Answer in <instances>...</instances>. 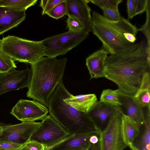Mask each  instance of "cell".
I'll return each mask as SVG.
<instances>
[{
  "instance_id": "6da1fadb",
  "label": "cell",
  "mask_w": 150,
  "mask_h": 150,
  "mask_svg": "<svg viewBox=\"0 0 150 150\" xmlns=\"http://www.w3.org/2000/svg\"><path fill=\"white\" fill-rule=\"evenodd\" d=\"M106 78L117 86L120 92L134 95L144 74L150 71V47L144 40L127 49L108 56L105 61Z\"/></svg>"
},
{
  "instance_id": "7a4b0ae2",
  "label": "cell",
  "mask_w": 150,
  "mask_h": 150,
  "mask_svg": "<svg viewBox=\"0 0 150 150\" xmlns=\"http://www.w3.org/2000/svg\"><path fill=\"white\" fill-rule=\"evenodd\" d=\"M67 60L43 57L30 64L32 74L26 96L48 107L51 96L63 80Z\"/></svg>"
},
{
  "instance_id": "3957f363",
  "label": "cell",
  "mask_w": 150,
  "mask_h": 150,
  "mask_svg": "<svg viewBox=\"0 0 150 150\" xmlns=\"http://www.w3.org/2000/svg\"><path fill=\"white\" fill-rule=\"evenodd\" d=\"M92 19L93 33L101 42L102 47L108 54L123 51L136 40L138 29L122 17L117 21H112L93 11Z\"/></svg>"
},
{
  "instance_id": "277c9868",
  "label": "cell",
  "mask_w": 150,
  "mask_h": 150,
  "mask_svg": "<svg viewBox=\"0 0 150 150\" xmlns=\"http://www.w3.org/2000/svg\"><path fill=\"white\" fill-rule=\"evenodd\" d=\"M71 95L62 80L49 99L48 106L49 115L69 134L98 129V128L86 113L79 111L64 101Z\"/></svg>"
},
{
  "instance_id": "5b68a950",
  "label": "cell",
  "mask_w": 150,
  "mask_h": 150,
  "mask_svg": "<svg viewBox=\"0 0 150 150\" xmlns=\"http://www.w3.org/2000/svg\"><path fill=\"white\" fill-rule=\"evenodd\" d=\"M1 40L2 51L14 61L31 64L45 56L40 41L10 35L4 37Z\"/></svg>"
},
{
  "instance_id": "8992f818",
  "label": "cell",
  "mask_w": 150,
  "mask_h": 150,
  "mask_svg": "<svg viewBox=\"0 0 150 150\" xmlns=\"http://www.w3.org/2000/svg\"><path fill=\"white\" fill-rule=\"evenodd\" d=\"M89 32H67L47 38L40 41L47 57H56L65 54L88 36Z\"/></svg>"
},
{
  "instance_id": "52a82bcc",
  "label": "cell",
  "mask_w": 150,
  "mask_h": 150,
  "mask_svg": "<svg viewBox=\"0 0 150 150\" xmlns=\"http://www.w3.org/2000/svg\"><path fill=\"white\" fill-rule=\"evenodd\" d=\"M123 112L120 108L109 118L107 125L99 131L100 150H123L127 146L124 138L122 127Z\"/></svg>"
},
{
  "instance_id": "ba28073f",
  "label": "cell",
  "mask_w": 150,
  "mask_h": 150,
  "mask_svg": "<svg viewBox=\"0 0 150 150\" xmlns=\"http://www.w3.org/2000/svg\"><path fill=\"white\" fill-rule=\"evenodd\" d=\"M42 121L40 126L30 140L43 144L45 150H50L70 134L50 115Z\"/></svg>"
},
{
  "instance_id": "9c48e42d",
  "label": "cell",
  "mask_w": 150,
  "mask_h": 150,
  "mask_svg": "<svg viewBox=\"0 0 150 150\" xmlns=\"http://www.w3.org/2000/svg\"><path fill=\"white\" fill-rule=\"evenodd\" d=\"M48 109L45 105L33 100L20 99L12 108L10 113L23 122H34L43 120Z\"/></svg>"
},
{
  "instance_id": "30bf717a",
  "label": "cell",
  "mask_w": 150,
  "mask_h": 150,
  "mask_svg": "<svg viewBox=\"0 0 150 150\" xmlns=\"http://www.w3.org/2000/svg\"><path fill=\"white\" fill-rule=\"evenodd\" d=\"M41 124V122H23L19 124L1 126L3 132L0 141H7L23 145L30 140Z\"/></svg>"
},
{
  "instance_id": "8fae6325",
  "label": "cell",
  "mask_w": 150,
  "mask_h": 150,
  "mask_svg": "<svg viewBox=\"0 0 150 150\" xmlns=\"http://www.w3.org/2000/svg\"><path fill=\"white\" fill-rule=\"evenodd\" d=\"M15 68L5 74H0V95L13 91L28 88L31 80L32 70L27 68L17 70Z\"/></svg>"
},
{
  "instance_id": "7c38bea8",
  "label": "cell",
  "mask_w": 150,
  "mask_h": 150,
  "mask_svg": "<svg viewBox=\"0 0 150 150\" xmlns=\"http://www.w3.org/2000/svg\"><path fill=\"white\" fill-rule=\"evenodd\" d=\"M100 129L81 133L70 134L66 138L50 150H88L92 145L89 142L93 135H99Z\"/></svg>"
},
{
  "instance_id": "4fadbf2b",
  "label": "cell",
  "mask_w": 150,
  "mask_h": 150,
  "mask_svg": "<svg viewBox=\"0 0 150 150\" xmlns=\"http://www.w3.org/2000/svg\"><path fill=\"white\" fill-rule=\"evenodd\" d=\"M89 0H67L68 14L78 18L84 25L86 31H92L91 9L88 4Z\"/></svg>"
},
{
  "instance_id": "5bb4252c",
  "label": "cell",
  "mask_w": 150,
  "mask_h": 150,
  "mask_svg": "<svg viewBox=\"0 0 150 150\" xmlns=\"http://www.w3.org/2000/svg\"><path fill=\"white\" fill-rule=\"evenodd\" d=\"M25 11L0 6V35L23 21L26 17Z\"/></svg>"
},
{
  "instance_id": "9a60e30c",
  "label": "cell",
  "mask_w": 150,
  "mask_h": 150,
  "mask_svg": "<svg viewBox=\"0 0 150 150\" xmlns=\"http://www.w3.org/2000/svg\"><path fill=\"white\" fill-rule=\"evenodd\" d=\"M108 54L102 47L86 58V65L91 75L90 79L105 77V64Z\"/></svg>"
},
{
  "instance_id": "2e32d148",
  "label": "cell",
  "mask_w": 150,
  "mask_h": 150,
  "mask_svg": "<svg viewBox=\"0 0 150 150\" xmlns=\"http://www.w3.org/2000/svg\"><path fill=\"white\" fill-rule=\"evenodd\" d=\"M119 97L125 107L126 114L140 127L145 122V117L142 108L135 99L134 95H128L118 91Z\"/></svg>"
},
{
  "instance_id": "e0dca14e",
  "label": "cell",
  "mask_w": 150,
  "mask_h": 150,
  "mask_svg": "<svg viewBox=\"0 0 150 150\" xmlns=\"http://www.w3.org/2000/svg\"><path fill=\"white\" fill-rule=\"evenodd\" d=\"M120 108V107L97 101L86 113L94 123V121L96 120H97L99 121L100 126H102L112 115L119 110Z\"/></svg>"
},
{
  "instance_id": "ac0fdd59",
  "label": "cell",
  "mask_w": 150,
  "mask_h": 150,
  "mask_svg": "<svg viewBox=\"0 0 150 150\" xmlns=\"http://www.w3.org/2000/svg\"><path fill=\"white\" fill-rule=\"evenodd\" d=\"M97 101V97L94 94L76 96L71 95L69 98L64 99L67 104L79 111L85 113L88 112Z\"/></svg>"
},
{
  "instance_id": "d6986e66",
  "label": "cell",
  "mask_w": 150,
  "mask_h": 150,
  "mask_svg": "<svg viewBox=\"0 0 150 150\" xmlns=\"http://www.w3.org/2000/svg\"><path fill=\"white\" fill-rule=\"evenodd\" d=\"M134 97L142 108L150 106V71L146 72L143 75L140 86Z\"/></svg>"
},
{
  "instance_id": "ffe728a7",
  "label": "cell",
  "mask_w": 150,
  "mask_h": 150,
  "mask_svg": "<svg viewBox=\"0 0 150 150\" xmlns=\"http://www.w3.org/2000/svg\"><path fill=\"white\" fill-rule=\"evenodd\" d=\"M122 127L123 136L126 144L129 146L133 145L134 140L139 134V127L123 112L122 116Z\"/></svg>"
},
{
  "instance_id": "44dd1931",
  "label": "cell",
  "mask_w": 150,
  "mask_h": 150,
  "mask_svg": "<svg viewBox=\"0 0 150 150\" xmlns=\"http://www.w3.org/2000/svg\"><path fill=\"white\" fill-rule=\"evenodd\" d=\"M150 106L147 108L145 117V129L144 134L137 148L139 150H150Z\"/></svg>"
},
{
  "instance_id": "7402d4cb",
  "label": "cell",
  "mask_w": 150,
  "mask_h": 150,
  "mask_svg": "<svg viewBox=\"0 0 150 150\" xmlns=\"http://www.w3.org/2000/svg\"><path fill=\"white\" fill-rule=\"evenodd\" d=\"M37 0H0V6L10 7L21 10L26 11L34 5Z\"/></svg>"
},
{
  "instance_id": "603a6c76",
  "label": "cell",
  "mask_w": 150,
  "mask_h": 150,
  "mask_svg": "<svg viewBox=\"0 0 150 150\" xmlns=\"http://www.w3.org/2000/svg\"><path fill=\"white\" fill-rule=\"evenodd\" d=\"M100 101L118 107L122 105L120 100L117 89L115 90L109 89L103 90L100 95Z\"/></svg>"
},
{
  "instance_id": "cb8c5ba5",
  "label": "cell",
  "mask_w": 150,
  "mask_h": 150,
  "mask_svg": "<svg viewBox=\"0 0 150 150\" xmlns=\"http://www.w3.org/2000/svg\"><path fill=\"white\" fill-rule=\"evenodd\" d=\"M2 40L0 39V74H5L17 66L12 59L5 54L1 49Z\"/></svg>"
},
{
  "instance_id": "d4e9b609",
  "label": "cell",
  "mask_w": 150,
  "mask_h": 150,
  "mask_svg": "<svg viewBox=\"0 0 150 150\" xmlns=\"http://www.w3.org/2000/svg\"><path fill=\"white\" fill-rule=\"evenodd\" d=\"M68 14L67 0H63L54 6L47 14L54 18L58 19Z\"/></svg>"
},
{
  "instance_id": "484cf974",
  "label": "cell",
  "mask_w": 150,
  "mask_h": 150,
  "mask_svg": "<svg viewBox=\"0 0 150 150\" xmlns=\"http://www.w3.org/2000/svg\"><path fill=\"white\" fill-rule=\"evenodd\" d=\"M67 16L66 23L69 31L74 33L86 31L84 25L78 18L72 15Z\"/></svg>"
},
{
  "instance_id": "4316f807",
  "label": "cell",
  "mask_w": 150,
  "mask_h": 150,
  "mask_svg": "<svg viewBox=\"0 0 150 150\" xmlns=\"http://www.w3.org/2000/svg\"><path fill=\"white\" fill-rule=\"evenodd\" d=\"M122 0H91L89 1L100 8L115 9H118V6Z\"/></svg>"
},
{
  "instance_id": "83f0119b",
  "label": "cell",
  "mask_w": 150,
  "mask_h": 150,
  "mask_svg": "<svg viewBox=\"0 0 150 150\" xmlns=\"http://www.w3.org/2000/svg\"><path fill=\"white\" fill-rule=\"evenodd\" d=\"M146 12V19L145 23L138 29V30L142 32L145 35L147 40V45L150 47V2L148 4Z\"/></svg>"
},
{
  "instance_id": "f1b7e54d",
  "label": "cell",
  "mask_w": 150,
  "mask_h": 150,
  "mask_svg": "<svg viewBox=\"0 0 150 150\" xmlns=\"http://www.w3.org/2000/svg\"><path fill=\"white\" fill-rule=\"evenodd\" d=\"M134 16L146 11L150 0H132Z\"/></svg>"
},
{
  "instance_id": "f546056e",
  "label": "cell",
  "mask_w": 150,
  "mask_h": 150,
  "mask_svg": "<svg viewBox=\"0 0 150 150\" xmlns=\"http://www.w3.org/2000/svg\"><path fill=\"white\" fill-rule=\"evenodd\" d=\"M63 0H41L40 6L42 8V15L47 14L57 4Z\"/></svg>"
},
{
  "instance_id": "4dcf8cb0",
  "label": "cell",
  "mask_w": 150,
  "mask_h": 150,
  "mask_svg": "<svg viewBox=\"0 0 150 150\" xmlns=\"http://www.w3.org/2000/svg\"><path fill=\"white\" fill-rule=\"evenodd\" d=\"M103 11V16L107 19L112 21H117L121 18L118 9H111L105 8H101Z\"/></svg>"
},
{
  "instance_id": "1f68e13d",
  "label": "cell",
  "mask_w": 150,
  "mask_h": 150,
  "mask_svg": "<svg viewBox=\"0 0 150 150\" xmlns=\"http://www.w3.org/2000/svg\"><path fill=\"white\" fill-rule=\"evenodd\" d=\"M23 146L7 141H0V150H20Z\"/></svg>"
},
{
  "instance_id": "d6a6232c",
  "label": "cell",
  "mask_w": 150,
  "mask_h": 150,
  "mask_svg": "<svg viewBox=\"0 0 150 150\" xmlns=\"http://www.w3.org/2000/svg\"><path fill=\"white\" fill-rule=\"evenodd\" d=\"M30 150H45V148L42 144L37 142L30 140L25 144Z\"/></svg>"
},
{
  "instance_id": "836d02e7",
  "label": "cell",
  "mask_w": 150,
  "mask_h": 150,
  "mask_svg": "<svg viewBox=\"0 0 150 150\" xmlns=\"http://www.w3.org/2000/svg\"><path fill=\"white\" fill-rule=\"evenodd\" d=\"M127 9L128 18L132 19L134 17V11L132 0L127 1Z\"/></svg>"
},
{
  "instance_id": "e575fe53",
  "label": "cell",
  "mask_w": 150,
  "mask_h": 150,
  "mask_svg": "<svg viewBox=\"0 0 150 150\" xmlns=\"http://www.w3.org/2000/svg\"><path fill=\"white\" fill-rule=\"evenodd\" d=\"M89 142L92 144H94L99 142V139L96 135H93L90 137Z\"/></svg>"
},
{
  "instance_id": "d590c367",
  "label": "cell",
  "mask_w": 150,
  "mask_h": 150,
  "mask_svg": "<svg viewBox=\"0 0 150 150\" xmlns=\"http://www.w3.org/2000/svg\"><path fill=\"white\" fill-rule=\"evenodd\" d=\"M89 150H100L99 142L96 144H92Z\"/></svg>"
},
{
  "instance_id": "8d00e7d4",
  "label": "cell",
  "mask_w": 150,
  "mask_h": 150,
  "mask_svg": "<svg viewBox=\"0 0 150 150\" xmlns=\"http://www.w3.org/2000/svg\"><path fill=\"white\" fill-rule=\"evenodd\" d=\"M129 147L132 150H139L133 144L129 146Z\"/></svg>"
},
{
  "instance_id": "74e56055",
  "label": "cell",
  "mask_w": 150,
  "mask_h": 150,
  "mask_svg": "<svg viewBox=\"0 0 150 150\" xmlns=\"http://www.w3.org/2000/svg\"><path fill=\"white\" fill-rule=\"evenodd\" d=\"M20 150H30L24 145H23Z\"/></svg>"
},
{
  "instance_id": "f35d334b",
  "label": "cell",
  "mask_w": 150,
  "mask_h": 150,
  "mask_svg": "<svg viewBox=\"0 0 150 150\" xmlns=\"http://www.w3.org/2000/svg\"><path fill=\"white\" fill-rule=\"evenodd\" d=\"M3 132L2 128L1 127L0 128V136L1 135Z\"/></svg>"
},
{
  "instance_id": "ab89813d",
  "label": "cell",
  "mask_w": 150,
  "mask_h": 150,
  "mask_svg": "<svg viewBox=\"0 0 150 150\" xmlns=\"http://www.w3.org/2000/svg\"><path fill=\"white\" fill-rule=\"evenodd\" d=\"M1 127V126H0V128Z\"/></svg>"
},
{
  "instance_id": "60d3db41",
  "label": "cell",
  "mask_w": 150,
  "mask_h": 150,
  "mask_svg": "<svg viewBox=\"0 0 150 150\" xmlns=\"http://www.w3.org/2000/svg\"><path fill=\"white\" fill-rule=\"evenodd\" d=\"M90 150V149H89Z\"/></svg>"
}]
</instances>
